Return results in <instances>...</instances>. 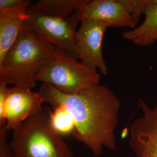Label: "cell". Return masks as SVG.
Instances as JSON below:
<instances>
[{
  "mask_svg": "<svg viewBox=\"0 0 157 157\" xmlns=\"http://www.w3.org/2000/svg\"><path fill=\"white\" fill-rule=\"evenodd\" d=\"M45 104L53 108L62 105L76 125L73 136L86 146L95 157L104 148L115 151L121 102L107 86L94 84L72 94H67L50 84L43 83L38 91Z\"/></svg>",
  "mask_w": 157,
  "mask_h": 157,
  "instance_id": "6da1fadb",
  "label": "cell"
},
{
  "mask_svg": "<svg viewBox=\"0 0 157 157\" xmlns=\"http://www.w3.org/2000/svg\"><path fill=\"white\" fill-rule=\"evenodd\" d=\"M56 49L24 26L16 41L0 63V81L33 89L35 76L53 59Z\"/></svg>",
  "mask_w": 157,
  "mask_h": 157,
  "instance_id": "7a4b0ae2",
  "label": "cell"
},
{
  "mask_svg": "<svg viewBox=\"0 0 157 157\" xmlns=\"http://www.w3.org/2000/svg\"><path fill=\"white\" fill-rule=\"evenodd\" d=\"M51 111L43 106L12 130L10 145L14 157H73L69 147L51 125Z\"/></svg>",
  "mask_w": 157,
  "mask_h": 157,
  "instance_id": "3957f363",
  "label": "cell"
},
{
  "mask_svg": "<svg viewBox=\"0 0 157 157\" xmlns=\"http://www.w3.org/2000/svg\"><path fill=\"white\" fill-rule=\"evenodd\" d=\"M36 82L50 84L62 93L72 94L100 84L101 75L78 59L56 49L53 59L35 76Z\"/></svg>",
  "mask_w": 157,
  "mask_h": 157,
  "instance_id": "277c9868",
  "label": "cell"
},
{
  "mask_svg": "<svg viewBox=\"0 0 157 157\" xmlns=\"http://www.w3.org/2000/svg\"><path fill=\"white\" fill-rule=\"evenodd\" d=\"M27 13L28 17L24 22L25 27L57 50L75 59H79L76 45V33L77 26L82 20L78 10L67 18H61L44 14L32 4Z\"/></svg>",
  "mask_w": 157,
  "mask_h": 157,
  "instance_id": "5b68a950",
  "label": "cell"
},
{
  "mask_svg": "<svg viewBox=\"0 0 157 157\" xmlns=\"http://www.w3.org/2000/svg\"><path fill=\"white\" fill-rule=\"evenodd\" d=\"M0 81V128L8 131L17 129L43 106V98L39 92L17 86L8 88Z\"/></svg>",
  "mask_w": 157,
  "mask_h": 157,
  "instance_id": "8992f818",
  "label": "cell"
},
{
  "mask_svg": "<svg viewBox=\"0 0 157 157\" xmlns=\"http://www.w3.org/2000/svg\"><path fill=\"white\" fill-rule=\"evenodd\" d=\"M109 27L104 23L83 19L76 33L79 59L86 66L107 76L108 67L102 54V41Z\"/></svg>",
  "mask_w": 157,
  "mask_h": 157,
  "instance_id": "52a82bcc",
  "label": "cell"
},
{
  "mask_svg": "<svg viewBox=\"0 0 157 157\" xmlns=\"http://www.w3.org/2000/svg\"><path fill=\"white\" fill-rule=\"evenodd\" d=\"M137 106L142 115L130 126L129 146L137 157H157V104L139 99Z\"/></svg>",
  "mask_w": 157,
  "mask_h": 157,
  "instance_id": "ba28073f",
  "label": "cell"
},
{
  "mask_svg": "<svg viewBox=\"0 0 157 157\" xmlns=\"http://www.w3.org/2000/svg\"><path fill=\"white\" fill-rule=\"evenodd\" d=\"M81 20L91 19L111 28H135L133 18L120 0H88L78 10Z\"/></svg>",
  "mask_w": 157,
  "mask_h": 157,
  "instance_id": "9c48e42d",
  "label": "cell"
},
{
  "mask_svg": "<svg viewBox=\"0 0 157 157\" xmlns=\"http://www.w3.org/2000/svg\"><path fill=\"white\" fill-rule=\"evenodd\" d=\"M31 5L30 1L22 0L16 6L0 10V63L24 28L27 11Z\"/></svg>",
  "mask_w": 157,
  "mask_h": 157,
  "instance_id": "30bf717a",
  "label": "cell"
},
{
  "mask_svg": "<svg viewBox=\"0 0 157 157\" xmlns=\"http://www.w3.org/2000/svg\"><path fill=\"white\" fill-rule=\"evenodd\" d=\"M143 15L144 19L140 25L122 34L124 39L140 47L152 45L157 41V4L148 7Z\"/></svg>",
  "mask_w": 157,
  "mask_h": 157,
  "instance_id": "8fae6325",
  "label": "cell"
},
{
  "mask_svg": "<svg viewBox=\"0 0 157 157\" xmlns=\"http://www.w3.org/2000/svg\"><path fill=\"white\" fill-rule=\"evenodd\" d=\"M88 0H39L33 6L40 12L52 17L67 18Z\"/></svg>",
  "mask_w": 157,
  "mask_h": 157,
  "instance_id": "7c38bea8",
  "label": "cell"
},
{
  "mask_svg": "<svg viewBox=\"0 0 157 157\" xmlns=\"http://www.w3.org/2000/svg\"><path fill=\"white\" fill-rule=\"evenodd\" d=\"M50 123L52 129L61 137L73 135L75 132L76 125L73 118L62 105L53 108L51 113Z\"/></svg>",
  "mask_w": 157,
  "mask_h": 157,
  "instance_id": "4fadbf2b",
  "label": "cell"
},
{
  "mask_svg": "<svg viewBox=\"0 0 157 157\" xmlns=\"http://www.w3.org/2000/svg\"><path fill=\"white\" fill-rule=\"evenodd\" d=\"M137 26L141 16L150 6L157 4V0H120Z\"/></svg>",
  "mask_w": 157,
  "mask_h": 157,
  "instance_id": "5bb4252c",
  "label": "cell"
},
{
  "mask_svg": "<svg viewBox=\"0 0 157 157\" xmlns=\"http://www.w3.org/2000/svg\"><path fill=\"white\" fill-rule=\"evenodd\" d=\"M8 130L0 128V157H14L10 143L6 141Z\"/></svg>",
  "mask_w": 157,
  "mask_h": 157,
  "instance_id": "9a60e30c",
  "label": "cell"
},
{
  "mask_svg": "<svg viewBox=\"0 0 157 157\" xmlns=\"http://www.w3.org/2000/svg\"><path fill=\"white\" fill-rule=\"evenodd\" d=\"M22 0H0V10H6L19 4Z\"/></svg>",
  "mask_w": 157,
  "mask_h": 157,
  "instance_id": "2e32d148",
  "label": "cell"
}]
</instances>
